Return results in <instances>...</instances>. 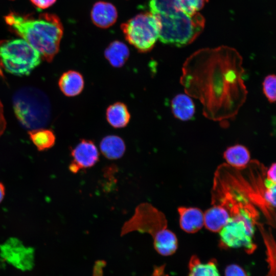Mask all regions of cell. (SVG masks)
Listing matches in <instances>:
<instances>
[{
  "label": "cell",
  "mask_w": 276,
  "mask_h": 276,
  "mask_svg": "<svg viewBox=\"0 0 276 276\" xmlns=\"http://www.w3.org/2000/svg\"><path fill=\"white\" fill-rule=\"evenodd\" d=\"M167 228L168 222L165 214L151 204L144 202L137 206L133 216L124 223L121 235L137 231L149 234L154 238Z\"/></svg>",
  "instance_id": "obj_8"
},
{
  "label": "cell",
  "mask_w": 276,
  "mask_h": 276,
  "mask_svg": "<svg viewBox=\"0 0 276 276\" xmlns=\"http://www.w3.org/2000/svg\"><path fill=\"white\" fill-rule=\"evenodd\" d=\"M106 263L104 261H97L94 266L93 276H103V268Z\"/></svg>",
  "instance_id": "obj_27"
},
{
  "label": "cell",
  "mask_w": 276,
  "mask_h": 276,
  "mask_svg": "<svg viewBox=\"0 0 276 276\" xmlns=\"http://www.w3.org/2000/svg\"><path fill=\"white\" fill-rule=\"evenodd\" d=\"M182 9L190 14L198 12L209 0H178Z\"/></svg>",
  "instance_id": "obj_24"
},
{
  "label": "cell",
  "mask_w": 276,
  "mask_h": 276,
  "mask_svg": "<svg viewBox=\"0 0 276 276\" xmlns=\"http://www.w3.org/2000/svg\"><path fill=\"white\" fill-rule=\"evenodd\" d=\"M153 239V246L160 255L168 256L173 255L178 247V240L175 234L168 228L156 235Z\"/></svg>",
  "instance_id": "obj_18"
},
{
  "label": "cell",
  "mask_w": 276,
  "mask_h": 276,
  "mask_svg": "<svg viewBox=\"0 0 276 276\" xmlns=\"http://www.w3.org/2000/svg\"><path fill=\"white\" fill-rule=\"evenodd\" d=\"M155 16L160 24L159 41L178 47L192 43L202 32L205 26V19L199 12L188 14L180 4Z\"/></svg>",
  "instance_id": "obj_3"
},
{
  "label": "cell",
  "mask_w": 276,
  "mask_h": 276,
  "mask_svg": "<svg viewBox=\"0 0 276 276\" xmlns=\"http://www.w3.org/2000/svg\"><path fill=\"white\" fill-rule=\"evenodd\" d=\"M10 30L34 48L46 61L52 62L59 50L63 28L59 18L44 13L37 16L10 12L4 17Z\"/></svg>",
  "instance_id": "obj_2"
},
{
  "label": "cell",
  "mask_w": 276,
  "mask_h": 276,
  "mask_svg": "<svg viewBox=\"0 0 276 276\" xmlns=\"http://www.w3.org/2000/svg\"><path fill=\"white\" fill-rule=\"evenodd\" d=\"M5 195V188L4 185L0 182V203L2 202Z\"/></svg>",
  "instance_id": "obj_31"
},
{
  "label": "cell",
  "mask_w": 276,
  "mask_h": 276,
  "mask_svg": "<svg viewBox=\"0 0 276 276\" xmlns=\"http://www.w3.org/2000/svg\"><path fill=\"white\" fill-rule=\"evenodd\" d=\"M101 153L106 158L116 160L121 158L126 151L123 140L116 135H109L103 137L100 143Z\"/></svg>",
  "instance_id": "obj_17"
},
{
  "label": "cell",
  "mask_w": 276,
  "mask_h": 276,
  "mask_svg": "<svg viewBox=\"0 0 276 276\" xmlns=\"http://www.w3.org/2000/svg\"><path fill=\"white\" fill-rule=\"evenodd\" d=\"M30 138L38 151H41L52 147L55 143V135L53 132L43 128L30 130Z\"/></svg>",
  "instance_id": "obj_22"
},
{
  "label": "cell",
  "mask_w": 276,
  "mask_h": 276,
  "mask_svg": "<svg viewBox=\"0 0 276 276\" xmlns=\"http://www.w3.org/2000/svg\"><path fill=\"white\" fill-rule=\"evenodd\" d=\"M13 107L20 125L26 129L34 130L45 127L51 118L49 99L40 90L24 87L14 94Z\"/></svg>",
  "instance_id": "obj_5"
},
{
  "label": "cell",
  "mask_w": 276,
  "mask_h": 276,
  "mask_svg": "<svg viewBox=\"0 0 276 276\" xmlns=\"http://www.w3.org/2000/svg\"><path fill=\"white\" fill-rule=\"evenodd\" d=\"M224 275L225 276H248L246 271L237 264L228 265L225 269Z\"/></svg>",
  "instance_id": "obj_25"
},
{
  "label": "cell",
  "mask_w": 276,
  "mask_h": 276,
  "mask_svg": "<svg viewBox=\"0 0 276 276\" xmlns=\"http://www.w3.org/2000/svg\"><path fill=\"white\" fill-rule=\"evenodd\" d=\"M275 169V164L273 163L268 169H266V178L268 180L276 183Z\"/></svg>",
  "instance_id": "obj_28"
},
{
  "label": "cell",
  "mask_w": 276,
  "mask_h": 276,
  "mask_svg": "<svg viewBox=\"0 0 276 276\" xmlns=\"http://www.w3.org/2000/svg\"><path fill=\"white\" fill-rule=\"evenodd\" d=\"M0 256L15 267L25 271L34 265V249L27 247L18 239L10 238L0 245Z\"/></svg>",
  "instance_id": "obj_9"
},
{
  "label": "cell",
  "mask_w": 276,
  "mask_h": 276,
  "mask_svg": "<svg viewBox=\"0 0 276 276\" xmlns=\"http://www.w3.org/2000/svg\"><path fill=\"white\" fill-rule=\"evenodd\" d=\"M179 226L184 232L194 234L203 226V212L195 207L180 206L177 209Z\"/></svg>",
  "instance_id": "obj_12"
},
{
  "label": "cell",
  "mask_w": 276,
  "mask_h": 276,
  "mask_svg": "<svg viewBox=\"0 0 276 276\" xmlns=\"http://www.w3.org/2000/svg\"><path fill=\"white\" fill-rule=\"evenodd\" d=\"M263 91L269 102L274 103L276 99V77L274 74L267 75L262 83Z\"/></svg>",
  "instance_id": "obj_23"
},
{
  "label": "cell",
  "mask_w": 276,
  "mask_h": 276,
  "mask_svg": "<svg viewBox=\"0 0 276 276\" xmlns=\"http://www.w3.org/2000/svg\"><path fill=\"white\" fill-rule=\"evenodd\" d=\"M230 218L228 210L222 205L214 204L203 212V226L214 233H219Z\"/></svg>",
  "instance_id": "obj_13"
},
{
  "label": "cell",
  "mask_w": 276,
  "mask_h": 276,
  "mask_svg": "<svg viewBox=\"0 0 276 276\" xmlns=\"http://www.w3.org/2000/svg\"><path fill=\"white\" fill-rule=\"evenodd\" d=\"M90 16L95 25L100 28L106 29L116 22L118 12L116 8L112 4L99 1L93 5Z\"/></svg>",
  "instance_id": "obj_11"
},
{
  "label": "cell",
  "mask_w": 276,
  "mask_h": 276,
  "mask_svg": "<svg viewBox=\"0 0 276 276\" xmlns=\"http://www.w3.org/2000/svg\"><path fill=\"white\" fill-rule=\"evenodd\" d=\"M6 127V121L4 114L3 105L0 100V136L3 134Z\"/></svg>",
  "instance_id": "obj_29"
},
{
  "label": "cell",
  "mask_w": 276,
  "mask_h": 276,
  "mask_svg": "<svg viewBox=\"0 0 276 276\" xmlns=\"http://www.w3.org/2000/svg\"><path fill=\"white\" fill-rule=\"evenodd\" d=\"M180 83L185 92L199 101L202 113L215 122L234 119L246 101L243 58L231 47L199 49L182 64Z\"/></svg>",
  "instance_id": "obj_1"
},
{
  "label": "cell",
  "mask_w": 276,
  "mask_h": 276,
  "mask_svg": "<svg viewBox=\"0 0 276 276\" xmlns=\"http://www.w3.org/2000/svg\"><path fill=\"white\" fill-rule=\"evenodd\" d=\"M30 1L36 8L45 9L54 4L56 0H30Z\"/></svg>",
  "instance_id": "obj_26"
},
{
  "label": "cell",
  "mask_w": 276,
  "mask_h": 276,
  "mask_svg": "<svg viewBox=\"0 0 276 276\" xmlns=\"http://www.w3.org/2000/svg\"><path fill=\"white\" fill-rule=\"evenodd\" d=\"M72 160L69 170L77 173L82 169L93 167L99 159V153L94 142L89 140L82 139L71 150Z\"/></svg>",
  "instance_id": "obj_10"
},
{
  "label": "cell",
  "mask_w": 276,
  "mask_h": 276,
  "mask_svg": "<svg viewBox=\"0 0 276 276\" xmlns=\"http://www.w3.org/2000/svg\"><path fill=\"white\" fill-rule=\"evenodd\" d=\"M58 85L64 95L74 97L82 91L84 87V81L79 72L70 70L63 73L60 76Z\"/></svg>",
  "instance_id": "obj_15"
},
{
  "label": "cell",
  "mask_w": 276,
  "mask_h": 276,
  "mask_svg": "<svg viewBox=\"0 0 276 276\" xmlns=\"http://www.w3.org/2000/svg\"><path fill=\"white\" fill-rule=\"evenodd\" d=\"M40 53L23 39L0 41V65L8 73L27 76L41 62Z\"/></svg>",
  "instance_id": "obj_6"
},
{
  "label": "cell",
  "mask_w": 276,
  "mask_h": 276,
  "mask_svg": "<svg viewBox=\"0 0 276 276\" xmlns=\"http://www.w3.org/2000/svg\"><path fill=\"white\" fill-rule=\"evenodd\" d=\"M188 276H220L215 259L202 263L196 255L192 256L189 263Z\"/></svg>",
  "instance_id": "obj_21"
},
{
  "label": "cell",
  "mask_w": 276,
  "mask_h": 276,
  "mask_svg": "<svg viewBox=\"0 0 276 276\" xmlns=\"http://www.w3.org/2000/svg\"><path fill=\"white\" fill-rule=\"evenodd\" d=\"M130 113L127 106L122 102H116L109 105L106 111V118L113 127H125L130 120Z\"/></svg>",
  "instance_id": "obj_19"
},
{
  "label": "cell",
  "mask_w": 276,
  "mask_h": 276,
  "mask_svg": "<svg viewBox=\"0 0 276 276\" xmlns=\"http://www.w3.org/2000/svg\"><path fill=\"white\" fill-rule=\"evenodd\" d=\"M164 270V266L156 267V268L154 269V272L151 276H162L163 274Z\"/></svg>",
  "instance_id": "obj_30"
},
{
  "label": "cell",
  "mask_w": 276,
  "mask_h": 276,
  "mask_svg": "<svg viewBox=\"0 0 276 276\" xmlns=\"http://www.w3.org/2000/svg\"><path fill=\"white\" fill-rule=\"evenodd\" d=\"M171 110L174 116L183 121L191 119L195 113V105L187 94H179L172 100Z\"/></svg>",
  "instance_id": "obj_16"
},
{
  "label": "cell",
  "mask_w": 276,
  "mask_h": 276,
  "mask_svg": "<svg viewBox=\"0 0 276 276\" xmlns=\"http://www.w3.org/2000/svg\"><path fill=\"white\" fill-rule=\"evenodd\" d=\"M121 30L126 40L141 53L150 51L159 37L160 24L150 12L137 14L122 24Z\"/></svg>",
  "instance_id": "obj_7"
},
{
  "label": "cell",
  "mask_w": 276,
  "mask_h": 276,
  "mask_svg": "<svg viewBox=\"0 0 276 276\" xmlns=\"http://www.w3.org/2000/svg\"><path fill=\"white\" fill-rule=\"evenodd\" d=\"M104 56L109 63L114 67L122 66L129 56V50L123 42L115 40L106 48Z\"/></svg>",
  "instance_id": "obj_20"
},
{
  "label": "cell",
  "mask_w": 276,
  "mask_h": 276,
  "mask_svg": "<svg viewBox=\"0 0 276 276\" xmlns=\"http://www.w3.org/2000/svg\"><path fill=\"white\" fill-rule=\"evenodd\" d=\"M223 155L227 165L238 171L247 168L250 162L249 150L245 146L240 144L228 147Z\"/></svg>",
  "instance_id": "obj_14"
},
{
  "label": "cell",
  "mask_w": 276,
  "mask_h": 276,
  "mask_svg": "<svg viewBox=\"0 0 276 276\" xmlns=\"http://www.w3.org/2000/svg\"><path fill=\"white\" fill-rule=\"evenodd\" d=\"M227 224L219 232V246L224 249L243 248L247 254L256 249L254 241L259 213L254 205L240 206L230 212Z\"/></svg>",
  "instance_id": "obj_4"
}]
</instances>
